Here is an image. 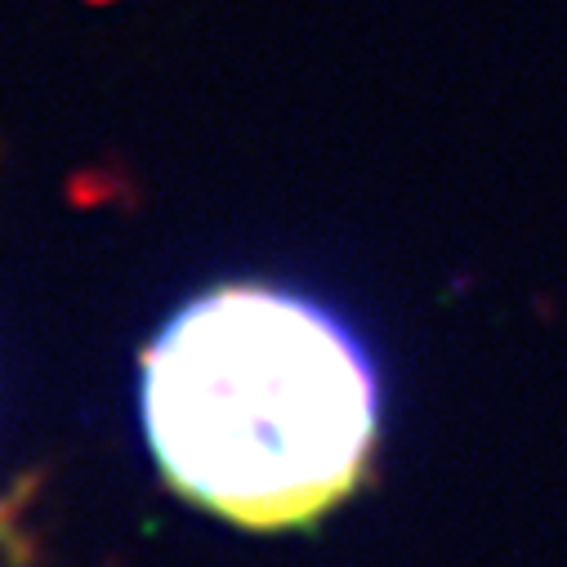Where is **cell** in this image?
Returning <instances> with one entry per match:
<instances>
[{
  "mask_svg": "<svg viewBox=\"0 0 567 567\" xmlns=\"http://www.w3.org/2000/svg\"><path fill=\"white\" fill-rule=\"evenodd\" d=\"M143 434L166 483L237 527H309L362 483L380 380L309 295L233 282L184 304L143 353Z\"/></svg>",
  "mask_w": 567,
  "mask_h": 567,
  "instance_id": "obj_1",
  "label": "cell"
}]
</instances>
